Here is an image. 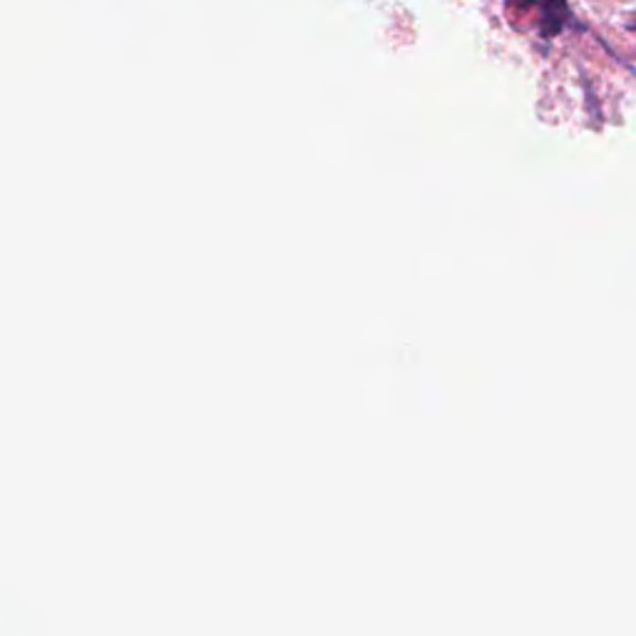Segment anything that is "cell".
I'll use <instances>...</instances> for the list:
<instances>
[{
  "label": "cell",
  "mask_w": 636,
  "mask_h": 636,
  "mask_svg": "<svg viewBox=\"0 0 636 636\" xmlns=\"http://www.w3.org/2000/svg\"><path fill=\"white\" fill-rule=\"evenodd\" d=\"M522 3L537 8V13H540V33L545 37L562 33V28L572 21L567 0H522Z\"/></svg>",
  "instance_id": "obj_1"
},
{
  "label": "cell",
  "mask_w": 636,
  "mask_h": 636,
  "mask_svg": "<svg viewBox=\"0 0 636 636\" xmlns=\"http://www.w3.org/2000/svg\"><path fill=\"white\" fill-rule=\"evenodd\" d=\"M629 28H632V31H636V21H632V23H629Z\"/></svg>",
  "instance_id": "obj_2"
}]
</instances>
